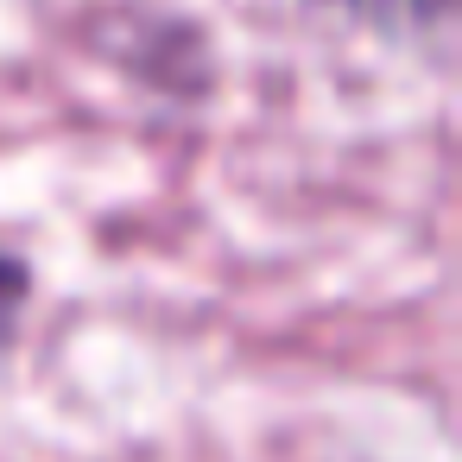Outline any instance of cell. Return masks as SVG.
I'll return each mask as SVG.
<instances>
[{"mask_svg": "<svg viewBox=\"0 0 462 462\" xmlns=\"http://www.w3.org/2000/svg\"><path fill=\"white\" fill-rule=\"evenodd\" d=\"M32 298H39V273H32V260H26L20 247L0 241V367H7V355H14L20 336H26V310H32Z\"/></svg>", "mask_w": 462, "mask_h": 462, "instance_id": "cell-2", "label": "cell"}, {"mask_svg": "<svg viewBox=\"0 0 462 462\" xmlns=\"http://www.w3.org/2000/svg\"><path fill=\"white\" fill-rule=\"evenodd\" d=\"M291 7H310V14H336L386 45H424L449 26L456 0H291Z\"/></svg>", "mask_w": 462, "mask_h": 462, "instance_id": "cell-1", "label": "cell"}]
</instances>
